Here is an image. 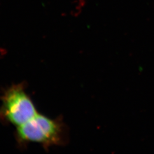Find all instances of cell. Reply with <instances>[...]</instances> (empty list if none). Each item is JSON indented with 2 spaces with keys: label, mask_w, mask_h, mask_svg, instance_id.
Masks as SVG:
<instances>
[{
  "label": "cell",
  "mask_w": 154,
  "mask_h": 154,
  "mask_svg": "<svg viewBox=\"0 0 154 154\" xmlns=\"http://www.w3.org/2000/svg\"><path fill=\"white\" fill-rule=\"evenodd\" d=\"M37 114L32 100L21 85L10 87L2 96L0 117L6 122L20 126Z\"/></svg>",
  "instance_id": "obj_2"
},
{
  "label": "cell",
  "mask_w": 154,
  "mask_h": 154,
  "mask_svg": "<svg viewBox=\"0 0 154 154\" xmlns=\"http://www.w3.org/2000/svg\"><path fill=\"white\" fill-rule=\"evenodd\" d=\"M18 140L22 143H35L46 147L61 145L65 140V127L62 123L37 114L30 120L17 127Z\"/></svg>",
  "instance_id": "obj_1"
}]
</instances>
